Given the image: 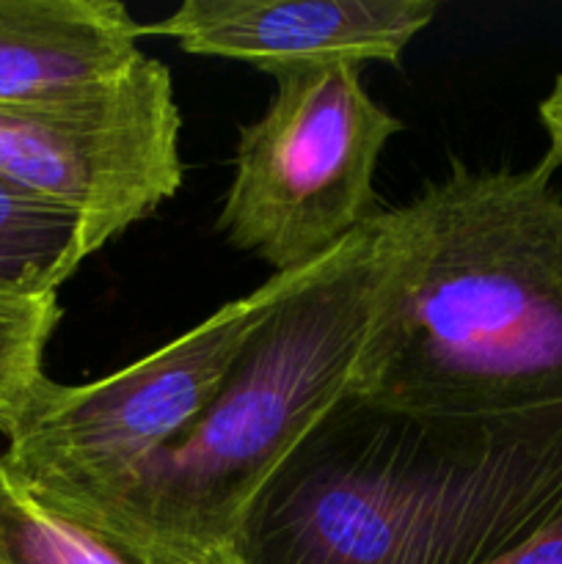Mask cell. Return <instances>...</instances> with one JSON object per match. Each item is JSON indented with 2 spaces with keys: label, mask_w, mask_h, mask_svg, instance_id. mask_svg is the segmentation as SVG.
Here are the masks:
<instances>
[{
  "label": "cell",
  "mask_w": 562,
  "mask_h": 564,
  "mask_svg": "<svg viewBox=\"0 0 562 564\" xmlns=\"http://www.w3.org/2000/svg\"><path fill=\"white\" fill-rule=\"evenodd\" d=\"M174 77L138 55L75 94L0 102V174L80 215L94 253L182 187Z\"/></svg>",
  "instance_id": "8992f818"
},
{
  "label": "cell",
  "mask_w": 562,
  "mask_h": 564,
  "mask_svg": "<svg viewBox=\"0 0 562 564\" xmlns=\"http://www.w3.org/2000/svg\"><path fill=\"white\" fill-rule=\"evenodd\" d=\"M0 564H130L86 529L55 516L0 452ZM226 564H242L237 554Z\"/></svg>",
  "instance_id": "30bf717a"
},
{
  "label": "cell",
  "mask_w": 562,
  "mask_h": 564,
  "mask_svg": "<svg viewBox=\"0 0 562 564\" xmlns=\"http://www.w3.org/2000/svg\"><path fill=\"white\" fill-rule=\"evenodd\" d=\"M527 169L452 160L380 213V273L353 400L422 419L562 405V191Z\"/></svg>",
  "instance_id": "6da1fadb"
},
{
  "label": "cell",
  "mask_w": 562,
  "mask_h": 564,
  "mask_svg": "<svg viewBox=\"0 0 562 564\" xmlns=\"http://www.w3.org/2000/svg\"><path fill=\"white\" fill-rule=\"evenodd\" d=\"M380 273V213L262 325L213 405L110 490L44 505L130 564H226L248 516L353 394Z\"/></svg>",
  "instance_id": "3957f363"
},
{
  "label": "cell",
  "mask_w": 562,
  "mask_h": 564,
  "mask_svg": "<svg viewBox=\"0 0 562 564\" xmlns=\"http://www.w3.org/2000/svg\"><path fill=\"white\" fill-rule=\"evenodd\" d=\"M488 564H562V516L554 518L534 538L512 549L510 554Z\"/></svg>",
  "instance_id": "7c38bea8"
},
{
  "label": "cell",
  "mask_w": 562,
  "mask_h": 564,
  "mask_svg": "<svg viewBox=\"0 0 562 564\" xmlns=\"http://www.w3.org/2000/svg\"><path fill=\"white\" fill-rule=\"evenodd\" d=\"M61 317L58 295H0V419L44 378V350Z\"/></svg>",
  "instance_id": "8fae6325"
},
{
  "label": "cell",
  "mask_w": 562,
  "mask_h": 564,
  "mask_svg": "<svg viewBox=\"0 0 562 564\" xmlns=\"http://www.w3.org/2000/svg\"><path fill=\"white\" fill-rule=\"evenodd\" d=\"M538 119L549 138V158L562 169V75H556L551 91L540 99Z\"/></svg>",
  "instance_id": "4fadbf2b"
},
{
  "label": "cell",
  "mask_w": 562,
  "mask_h": 564,
  "mask_svg": "<svg viewBox=\"0 0 562 564\" xmlns=\"http://www.w3.org/2000/svg\"><path fill=\"white\" fill-rule=\"evenodd\" d=\"M562 516V405L422 419L345 400L264 488L242 564H488Z\"/></svg>",
  "instance_id": "7a4b0ae2"
},
{
  "label": "cell",
  "mask_w": 562,
  "mask_h": 564,
  "mask_svg": "<svg viewBox=\"0 0 562 564\" xmlns=\"http://www.w3.org/2000/svg\"><path fill=\"white\" fill-rule=\"evenodd\" d=\"M325 259L273 273L180 339L97 383L61 386L44 375L0 419L6 466L50 507L119 485L213 405L248 341Z\"/></svg>",
  "instance_id": "277c9868"
},
{
  "label": "cell",
  "mask_w": 562,
  "mask_h": 564,
  "mask_svg": "<svg viewBox=\"0 0 562 564\" xmlns=\"http://www.w3.org/2000/svg\"><path fill=\"white\" fill-rule=\"evenodd\" d=\"M439 11V0H185L141 33L279 77L328 64H400Z\"/></svg>",
  "instance_id": "52a82bcc"
},
{
  "label": "cell",
  "mask_w": 562,
  "mask_h": 564,
  "mask_svg": "<svg viewBox=\"0 0 562 564\" xmlns=\"http://www.w3.org/2000/svg\"><path fill=\"white\" fill-rule=\"evenodd\" d=\"M94 257L86 220L0 174V295H58Z\"/></svg>",
  "instance_id": "9c48e42d"
},
{
  "label": "cell",
  "mask_w": 562,
  "mask_h": 564,
  "mask_svg": "<svg viewBox=\"0 0 562 564\" xmlns=\"http://www.w3.org/2000/svg\"><path fill=\"white\" fill-rule=\"evenodd\" d=\"M141 22L116 0H0V102L64 97L121 75Z\"/></svg>",
  "instance_id": "ba28073f"
},
{
  "label": "cell",
  "mask_w": 562,
  "mask_h": 564,
  "mask_svg": "<svg viewBox=\"0 0 562 564\" xmlns=\"http://www.w3.org/2000/svg\"><path fill=\"white\" fill-rule=\"evenodd\" d=\"M273 80L264 113L240 127L215 226L273 273H295L372 218L375 171L402 121L364 88L361 64L295 69Z\"/></svg>",
  "instance_id": "5b68a950"
}]
</instances>
